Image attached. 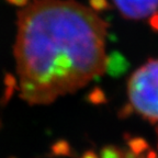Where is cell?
<instances>
[{
	"instance_id": "6da1fadb",
	"label": "cell",
	"mask_w": 158,
	"mask_h": 158,
	"mask_svg": "<svg viewBox=\"0 0 158 158\" xmlns=\"http://www.w3.org/2000/svg\"><path fill=\"white\" fill-rule=\"evenodd\" d=\"M106 23L74 0H34L18 12L21 98L49 104L104 73Z\"/></svg>"
},
{
	"instance_id": "7a4b0ae2",
	"label": "cell",
	"mask_w": 158,
	"mask_h": 158,
	"mask_svg": "<svg viewBox=\"0 0 158 158\" xmlns=\"http://www.w3.org/2000/svg\"><path fill=\"white\" fill-rule=\"evenodd\" d=\"M127 87L131 108L152 123H158V58L148 59L134 72Z\"/></svg>"
},
{
	"instance_id": "3957f363",
	"label": "cell",
	"mask_w": 158,
	"mask_h": 158,
	"mask_svg": "<svg viewBox=\"0 0 158 158\" xmlns=\"http://www.w3.org/2000/svg\"><path fill=\"white\" fill-rule=\"evenodd\" d=\"M123 18L141 20L155 13L158 9V0H113Z\"/></svg>"
},
{
	"instance_id": "277c9868",
	"label": "cell",
	"mask_w": 158,
	"mask_h": 158,
	"mask_svg": "<svg viewBox=\"0 0 158 158\" xmlns=\"http://www.w3.org/2000/svg\"><path fill=\"white\" fill-rule=\"evenodd\" d=\"M131 68V64L125 56L118 51H113L106 56L104 72L113 78H118L127 73Z\"/></svg>"
},
{
	"instance_id": "5b68a950",
	"label": "cell",
	"mask_w": 158,
	"mask_h": 158,
	"mask_svg": "<svg viewBox=\"0 0 158 158\" xmlns=\"http://www.w3.org/2000/svg\"><path fill=\"white\" fill-rule=\"evenodd\" d=\"M128 146H130V152H132L137 157L141 154H143L146 149H148V144L146 143V141L139 137L132 138L131 141L128 142Z\"/></svg>"
},
{
	"instance_id": "8992f818",
	"label": "cell",
	"mask_w": 158,
	"mask_h": 158,
	"mask_svg": "<svg viewBox=\"0 0 158 158\" xmlns=\"http://www.w3.org/2000/svg\"><path fill=\"white\" fill-rule=\"evenodd\" d=\"M100 158H124V152L114 145H108L101 149Z\"/></svg>"
},
{
	"instance_id": "52a82bcc",
	"label": "cell",
	"mask_w": 158,
	"mask_h": 158,
	"mask_svg": "<svg viewBox=\"0 0 158 158\" xmlns=\"http://www.w3.org/2000/svg\"><path fill=\"white\" fill-rule=\"evenodd\" d=\"M89 5L91 7L92 11L101 12L104 10L111 9V6L108 2V0H89Z\"/></svg>"
},
{
	"instance_id": "ba28073f",
	"label": "cell",
	"mask_w": 158,
	"mask_h": 158,
	"mask_svg": "<svg viewBox=\"0 0 158 158\" xmlns=\"http://www.w3.org/2000/svg\"><path fill=\"white\" fill-rule=\"evenodd\" d=\"M89 100L92 101L94 103H102V102L106 101V94H103L101 89L96 88L89 94Z\"/></svg>"
},
{
	"instance_id": "9c48e42d",
	"label": "cell",
	"mask_w": 158,
	"mask_h": 158,
	"mask_svg": "<svg viewBox=\"0 0 158 158\" xmlns=\"http://www.w3.org/2000/svg\"><path fill=\"white\" fill-rule=\"evenodd\" d=\"M148 24L154 32L158 33V11H156L155 13L151 15V18L148 20Z\"/></svg>"
},
{
	"instance_id": "30bf717a",
	"label": "cell",
	"mask_w": 158,
	"mask_h": 158,
	"mask_svg": "<svg viewBox=\"0 0 158 158\" xmlns=\"http://www.w3.org/2000/svg\"><path fill=\"white\" fill-rule=\"evenodd\" d=\"M6 1L10 5L17 6V7H24L29 2V0H6Z\"/></svg>"
},
{
	"instance_id": "8fae6325",
	"label": "cell",
	"mask_w": 158,
	"mask_h": 158,
	"mask_svg": "<svg viewBox=\"0 0 158 158\" xmlns=\"http://www.w3.org/2000/svg\"><path fill=\"white\" fill-rule=\"evenodd\" d=\"M80 158H99V157H98V155L94 153V152L87 151V152H85V153L82 154V156Z\"/></svg>"
}]
</instances>
